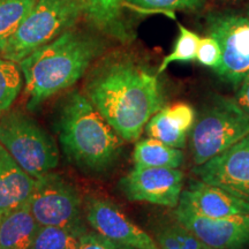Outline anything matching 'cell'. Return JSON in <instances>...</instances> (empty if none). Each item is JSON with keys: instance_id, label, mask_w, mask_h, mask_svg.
Instances as JSON below:
<instances>
[{"instance_id": "20", "label": "cell", "mask_w": 249, "mask_h": 249, "mask_svg": "<svg viewBox=\"0 0 249 249\" xmlns=\"http://www.w3.org/2000/svg\"><path fill=\"white\" fill-rule=\"evenodd\" d=\"M22 83L23 75L18 62L0 57V118L11 108Z\"/></svg>"}, {"instance_id": "25", "label": "cell", "mask_w": 249, "mask_h": 249, "mask_svg": "<svg viewBox=\"0 0 249 249\" xmlns=\"http://www.w3.org/2000/svg\"><path fill=\"white\" fill-rule=\"evenodd\" d=\"M196 60L205 67L216 70L222 61V50L213 37L208 35L200 38L196 52Z\"/></svg>"}, {"instance_id": "3", "label": "cell", "mask_w": 249, "mask_h": 249, "mask_svg": "<svg viewBox=\"0 0 249 249\" xmlns=\"http://www.w3.org/2000/svg\"><path fill=\"white\" fill-rule=\"evenodd\" d=\"M57 129L65 156L85 172H108L120 160L124 141L85 93L73 91L67 96L59 111Z\"/></svg>"}, {"instance_id": "23", "label": "cell", "mask_w": 249, "mask_h": 249, "mask_svg": "<svg viewBox=\"0 0 249 249\" xmlns=\"http://www.w3.org/2000/svg\"><path fill=\"white\" fill-rule=\"evenodd\" d=\"M158 11H197L204 5V0H124V4Z\"/></svg>"}, {"instance_id": "17", "label": "cell", "mask_w": 249, "mask_h": 249, "mask_svg": "<svg viewBox=\"0 0 249 249\" xmlns=\"http://www.w3.org/2000/svg\"><path fill=\"white\" fill-rule=\"evenodd\" d=\"M134 167H169L180 169L183 163L181 149L170 147L155 139L136 142L133 151Z\"/></svg>"}, {"instance_id": "18", "label": "cell", "mask_w": 249, "mask_h": 249, "mask_svg": "<svg viewBox=\"0 0 249 249\" xmlns=\"http://www.w3.org/2000/svg\"><path fill=\"white\" fill-rule=\"evenodd\" d=\"M88 226H40L29 249H77Z\"/></svg>"}, {"instance_id": "19", "label": "cell", "mask_w": 249, "mask_h": 249, "mask_svg": "<svg viewBox=\"0 0 249 249\" xmlns=\"http://www.w3.org/2000/svg\"><path fill=\"white\" fill-rule=\"evenodd\" d=\"M36 0H0V54Z\"/></svg>"}, {"instance_id": "12", "label": "cell", "mask_w": 249, "mask_h": 249, "mask_svg": "<svg viewBox=\"0 0 249 249\" xmlns=\"http://www.w3.org/2000/svg\"><path fill=\"white\" fill-rule=\"evenodd\" d=\"M176 220L213 249H248L249 216L209 218L186 208H176Z\"/></svg>"}, {"instance_id": "6", "label": "cell", "mask_w": 249, "mask_h": 249, "mask_svg": "<svg viewBox=\"0 0 249 249\" xmlns=\"http://www.w3.org/2000/svg\"><path fill=\"white\" fill-rule=\"evenodd\" d=\"M191 150L195 165L204 164L249 134V116L235 99L217 97L196 117Z\"/></svg>"}, {"instance_id": "13", "label": "cell", "mask_w": 249, "mask_h": 249, "mask_svg": "<svg viewBox=\"0 0 249 249\" xmlns=\"http://www.w3.org/2000/svg\"><path fill=\"white\" fill-rule=\"evenodd\" d=\"M178 205L209 218L249 216V202L201 180L191 181L183 189Z\"/></svg>"}, {"instance_id": "10", "label": "cell", "mask_w": 249, "mask_h": 249, "mask_svg": "<svg viewBox=\"0 0 249 249\" xmlns=\"http://www.w3.org/2000/svg\"><path fill=\"white\" fill-rule=\"evenodd\" d=\"M83 213L86 223L92 231L105 238L135 249H160L154 236L142 230L107 198L91 194L85 196Z\"/></svg>"}, {"instance_id": "1", "label": "cell", "mask_w": 249, "mask_h": 249, "mask_svg": "<svg viewBox=\"0 0 249 249\" xmlns=\"http://www.w3.org/2000/svg\"><path fill=\"white\" fill-rule=\"evenodd\" d=\"M85 95L124 142L138 141L150 118L164 107L157 73L127 54L99 62L90 71Z\"/></svg>"}, {"instance_id": "21", "label": "cell", "mask_w": 249, "mask_h": 249, "mask_svg": "<svg viewBox=\"0 0 249 249\" xmlns=\"http://www.w3.org/2000/svg\"><path fill=\"white\" fill-rule=\"evenodd\" d=\"M149 138L157 140L161 143L170 145V147L183 149L186 145L187 135L180 132L170 123L163 108H160L157 113L150 118L145 126Z\"/></svg>"}, {"instance_id": "5", "label": "cell", "mask_w": 249, "mask_h": 249, "mask_svg": "<svg viewBox=\"0 0 249 249\" xmlns=\"http://www.w3.org/2000/svg\"><path fill=\"white\" fill-rule=\"evenodd\" d=\"M81 14L79 0H36L0 57L18 64L65 31L73 29Z\"/></svg>"}, {"instance_id": "9", "label": "cell", "mask_w": 249, "mask_h": 249, "mask_svg": "<svg viewBox=\"0 0 249 249\" xmlns=\"http://www.w3.org/2000/svg\"><path fill=\"white\" fill-rule=\"evenodd\" d=\"M118 187L129 201L176 209L183 191V173L169 167H134Z\"/></svg>"}, {"instance_id": "11", "label": "cell", "mask_w": 249, "mask_h": 249, "mask_svg": "<svg viewBox=\"0 0 249 249\" xmlns=\"http://www.w3.org/2000/svg\"><path fill=\"white\" fill-rule=\"evenodd\" d=\"M198 180L249 202V134L204 164L195 165Z\"/></svg>"}, {"instance_id": "2", "label": "cell", "mask_w": 249, "mask_h": 249, "mask_svg": "<svg viewBox=\"0 0 249 249\" xmlns=\"http://www.w3.org/2000/svg\"><path fill=\"white\" fill-rule=\"evenodd\" d=\"M103 50L99 39L70 29L21 60L27 107L36 110L52 96L75 85Z\"/></svg>"}, {"instance_id": "29", "label": "cell", "mask_w": 249, "mask_h": 249, "mask_svg": "<svg viewBox=\"0 0 249 249\" xmlns=\"http://www.w3.org/2000/svg\"><path fill=\"white\" fill-rule=\"evenodd\" d=\"M247 17H248V18H249V7L247 8Z\"/></svg>"}, {"instance_id": "7", "label": "cell", "mask_w": 249, "mask_h": 249, "mask_svg": "<svg viewBox=\"0 0 249 249\" xmlns=\"http://www.w3.org/2000/svg\"><path fill=\"white\" fill-rule=\"evenodd\" d=\"M28 207L40 226L86 225L82 195L75 185L54 171L36 179Z\"/></svg>"}, {"instance_id": "15", "label": "cell", "mask_w": 249, "mask_h": 249, "mask_svg": "<svg viewBox=\"0 0 249 249\" xmlns=\"http://www.w3.org/2000/svg\"><path fill=\"white\" fill-rule=\"evenodd\" d=\"M82 14L101 33L121 43L134 38L132 31L123 18L124 0H79Z\"/></svg>"}, {"instance_id": "4", "label": "cell", "mask_w": 249, "mask_h": 249, "mask_svg": "<svg viewBox=\"0 0 249 249\" xmlns=\"http://www.w3.org/2000/svg\"><path fill=\"white\" fill-rule=\"evenodd\" d=\"M0 144L35 180L54 171L60 160L51 134L21 110L9 108L0 118Z\"/></svg>"}, {"instance_id": "22", "label": "cell", "mask_w": 249, "mask_h": 249, "mask_svg": "<svg viewBox=\"0 0 249 249\" xmlns=\"http://www.w3.org/2000/svg\"><path fill=\"white\" fill-rule=\"evenodd\" d=\"M180 33L178 38H177L176 44L170 54L163 59L160 68L157 71V75L163 73L167 67L173 62H186L193 61L196 59V52H197V45L200 37L194 31L187 29L180 24Z\"/></svg>"}, {"instance_id": "27", "label": "cell", "mask_w": 249, "mask_h": 249, "mask_svg": "<svg viewBox=\"0 0 249 249\" xmlns=\"http://www.w3.org/2000/svg\"><path fill=\"white\" fill-rule=\"evenodd\" d=\"M154 238L160 249H187L176 238L172 229H171V224H166V225L157 229Z\"/></svg>"}, {"instance_id": "26", "label": "cell", "mask_w": 249, "mask_h": 249, "mask_svg": "<svg viewBox=\"0 0 249 249\" xmlns=\"http://www.w3.org/2000/svg\"><path fill=\"white\" fill-rule=\"evenodd\" d=\"M77 249H135L105 238L95 231H88Z\"/></svg>"}, {"instance_id": "28", "label": "cell", "mask_w": 249, "mask_h": 249, "mask_svg": "<svg viewBox=\"0 0 249 249\" xmlns=\"http://www.w3.org/2000/svg\"><path fill=\"white\" fill-rule=\"evenodd\" d=\"M235 101L240 105L246 113L249 116V79L246 80L240 86Z\"/></svg>"}, {"instance_id": "14", "label": "cell", "mask_w": 249, "mask_h": 249, "mask_svg": "<svg viewBox=\"0 0 249 249\" xmlns=\"http://www.w3.org/2000/svg\"><path fill=\"white\" fill-rule=\"evenodd\" d=\"M35 181L0 144V217L28 203Z\"/></svg>"}, {"instance_id": "8", "label": "cell", "mask_w": 249, "mask_h": 249, "mask_svg": "<svg viewBox=\"0 0 249 249\" xmlns=\"http://www.w3.org/2000/svg\"><path fill=\"white\" fill-rule=\"evenodd\" d=\"M208 35L222 50V61L214 71L232 86L249 79V18L231 13L211 14L207 20Z\"/></svg>"}, {"instance_id": "16", "label": "cell", "mask_w": 249, "mask_h": 249, "mask_svg": "<svg viewBox=\"0 0 249 249\" xmlns=\"http://www.w3.org/2000/svg\"><path fill=\"white\" fill-rule=\"evenodd\" d=\"M39 224L28 203L0 217V249H29Z\"/></svg>"}, {"instance_id": "24", "label": "cell", "mask_w": 249, "mask_h": 249, "mask_svg": "<svg viewBox=\"0 0 249 249\" xmlns=\"http://www.w3.org/2000/svg\"><path fill=\"white\" fill-rule=\"evenodd\" d=\"M163 110L167 119L177 129L185 134L191 132L196 120L195 110L191 105L186 103H178L171 107H164Z\"/></svg>"}]
</instances>
